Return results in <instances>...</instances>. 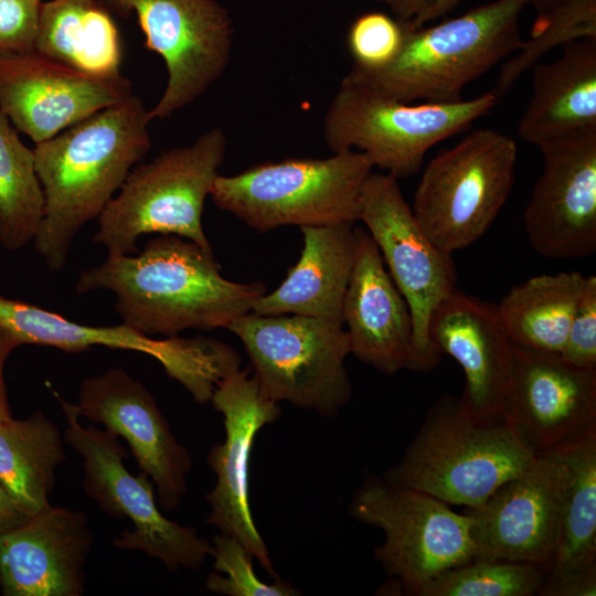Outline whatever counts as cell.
Here are the masks:
<instances>
[{
  "mask_svg": "<svg viewBox=\"0 0 596 596\" xmlns=\"http://www.w3.org/2000/svg\"><path fill=\"white\" fill-rule=\"evenodd\" d=\"M75 289L111 291L124 323L167 338L226 328L266 292L262 283L224 278L213 254L175 235L153 237L136 255L107 256L81 273Z\"/></svg>",
  "mask_w": 596,
  "mask_h": 596,
  "instance_id": "1",
  "label": "cell"
},
{
  "mask_svg": "<svg viewBox=\"0 0 596 596\" xmlns=\"http://www.w3.org/2000/svg\"><path fill=\"white\" fill-rule=\"evenodd\" d=\"M150 120L132 94L33 148L44 195L33 244L51 272L63 269L78 231L98 219L150 150Z\"/></svg>",
  "mask_w": 596,
  "mask_h": 596,
  "instance_id": "2",
  "label": "cell"
},
{
  "mask_svg": "<svg viewBox=\"0 0 596 596\" xmlns=\"http://www.w3.org/2000/svg\"><path fill=\"white\" fill-rule=\"evenodd\" d=\"M529 0H494L432 26L406 31L397 56L380 68L356 65L341 82L402 103L461 100L467 84L522 43L519 18Z\"/></svg>",
  "mask_w": 596,
  "mask_h": 596,
  "instance_id": "3",
  "label": "cell"
},
{
  "mask_svg": "<svg viewBox=\"0 0 596 596\" xmlns=\"http://www.w3.org/2000/svg\"><path fill=\"white\" fill-rule=\"evenodd\" d=\"M533 458L503 417H476L460 398L447 395L426 412L384 480L476 509Z\"/></svg>",
  "mask_w": 596,
  "mask_h": 596,
  "instance_id": "4",
  "label": "cell"
},
{
  "mask_svg": "<svg viewBox=\"0 0 596 596\" xmlns=\"http://www.w3.org/2000/svg\"><path fill=\"white\" fill-rule=\"evenodd\" d=\"M224 131L215 127L191 145L161 152L134 167L119 193L98 216L94 242L108 256L137 252L143 234L175 235L213 254L202 213L226 152Z\"/></svg>",
  "mask_w": 596,
  "mask_h": 596,
  "instance_id": "5",
  "label": "cell"
},
{
  "mask_svg": "<svg viewBox=\"0 0 596 596\" xmlns=\"http://www.w3.org/2000/svg\"><path fill=\"white\" fill-rule=\"evenodd\" d=\"M373 166L360 151L324 159L288 158L263 162L234 175H217L210 196L251 228L267 232L296 225L359 221V200Z\"/></svg>",
  "mask_w": 596,
  "mask_h": 596,
  "instance_id": "6",
  "label": "cell"
},
{
  "mask_svg": "<svg viewBox=\"0 0 596 596\" xmlns=\"http://www.w3.org/2000/svg\"><path fill=\"white\" fill-rule=\"evenodd\" d=\"M494 89L456 103H402L341 82L323 118L332 152L356 150L396 179L417 173L427 151L465 130L499 102Z\"/></svg>",
  "mask_w": 596,
  "mask_h": 596,
  "instance_id": "7",
  "label": "cell"
},
{
  "mask_svg": "<svg viewBox=\"0 0 596 596\" xmlns=\"http://www.w3.org/2000/svg\"><path fill=\"white\" fill-rule=\"evenodd\" d=\"M517 145L493 129H478L425 167L411 206L440 249L453 254L491 226L514 182Z\"/></svg>",
  "mask_w": 596,
  "mask_h": 596,
  "instance_id": "8",
  "label": "cell"
},
{
  "mask_svg": "<svg viewBox=\"0 0 596 596\" xmlns=\"http://www.w3.org/2000/svg\"><path fill=\"white\" fill-rule=\"evenodd\" d=\"M226 329L243 343L254 375L275 402L334 416L351 397L342 326L298 316L248 312Z\"/></svg>",
  "mask_w": 596,
  "mask_h": 596,
  "instance_id": "9",
  "label": "cell"
},
{
  "mask_svg": "<svg viewBox=\"0 0 596 596\" xmlns=\"http://www.w3.org/2000/svg\"><path fill=\"white\" fill-rule=\"evenodd\" d=\"M54 394L65 418V441L83 458L86 494L102 511L132 523V529L121 532L113 544L143 552L171 571L200 570L212 556V543L201 538L195 528L177 523L159 510L149 477L142 472L132 475L124 465L128 455L119 436L82 425L77 405Z\"/></svg>",
  "mask_w": 596,
  "mask_h": 596,
  "instance_id": "10",
  "label": "cell"
},
{
  "mask_svg": "<svg viewBox=\"0 0 596 596\" xmlns=\"http://www.w3.org/2000/svg\"><path fill=\"white\" fill-rule=\"evenodd\" d=\"M350 513L383 531L374 557L405 594L476 556L471 515L423 491L369 478L354 492Z\"/></svg>",
  "mask_w": 596,
  "mask_h": 596,
  "instance_id": "11",
  "label": "cell"
},
{
  "mask_svg": "<svg viewBox=\"0 0 596 596\" xmlns=\"http://www.w3.org/2000/svg\"><path fill=\"white\" fill-rule=\"evenodd\" d=\"M398 179L370 173L359 200V221L368 228L389 273L406 300L413 321L412 371H429L440 353L428 336L435 307L457 289L450 253L437 247L422 230L405 201Z\"/></svg>",
  "mask_w": 596,
  "mask_h": 596,
  "instance_id": "12",
  "label": "cell"
},
{
  "mask_svg": "<svg viewBox=\"0 0 596 596\" xmlns=\"http://www.w3.org/2000/svg\"><path fill=\"white\" fill-rule=\"evenodd\" d=\"M108 10L134 12L145 46L164 62L168 81L149 110L163 119L200 98L230 63L234 28L228 10L217 0H100Z\"/></svg>",
  "mask_w": 596,
  "mask_h": 596,
  "instance_id": "13",
  "label": "cell"
},
{
  "mask_svg": "<svg viewBox=\"0 0 596 596\" xmlns=\"http://www.w3.org/2000/svg\"><path fill=\"white\" fill-rule=\"evenodd\" d=\"M0 326L11 331L21 344L54 347L68 353L103 345L149 354L198 403L210 401L219 381L241 364L240 355L232 348L211 338L153 339L124 322L116 326L77 323L60 313L1 295Z\"/></svg>",
  "mask_w": 596,
  "mask_h": 596,
  "instance_id": "14",
  "label": "cell"
},
{
  "mask_svg": "<svg viewBox=\"0 0 596 596\" xmlns=\"http://www.w3.org/2000/svg\"><path fill=\"white\" fill-rule=\"evenodd\" d=\"M211 401L223 415L225 439L214 445L207 462L216 482L206 494L210 513L206 523L238 540L266 573L278 579L267 546L253 521L248 500V465L255 436L274 423L281 409L263 391L248 370H234L215 385Z\"/></svg>",
  "mask_w": 596,
  "mask_h": 596,
  "instance_id": "15",
  "label": "cell"
},
{
  "mask_svg": "<svg viewBox=\"0 0 596 596\" xmlns=\"http://www.w3.org/2000/svg\"><path fill=\"white\" fill-rule=\"evenodd\" d=\"M130 95L121 74H88L35 51L0 53V110L35 145Z\"/></svg>",
  "mask_w": 596,
  "mask_h": 596,
  "instance_id": "16",
  "label": "cell"
},
{
  "mask_svg": "<svg viewBox=\"0 0 596 596\" xmlns=\"http://www.w3.org/2000/svg\"><path fill=\"white\" fill-rule=\"evenodd\" d=\"M544 167L524 211L532 248L554 258L596 252V129L539 147Z\"/></svg>",
  "mask_w": 596,
  "mask_h": 596,
  "instance_id": "17",
  "label": "cell"
},
{
  "mask_svg": "<svg viewBox=\"0 0 596 596\" xmlns=\"http://www.w3.org/2000/svg\"><path fill=\"white\" fill-rule=\"evenodd\" d=\"M76 405L81 417L127 441L139 471L152 481L161 508L175 510L188 491L192 458L149 390L125 370L114 368L84 379Z\"/></svg>",
  "mask_w": 596,
  "mask_h": 596,
  "instance_id": "18",
  "label": "cell"
},
{
  "mask_svg": "<svg viewBox=\"0 0 596 596\" xmlns=\"http://www.w3.org/2000/svg\"><path fill=\"white\" fill-rule=\"evenodd\" d=\"M502 417L532 455L549 453L596 426V369L513 344Z\"/></svg>",
  "mask_w": 596,
  "mask_h": 596,
  "instance_id": "19",
  "label": "cell"
},
{
  "mask_svg": "<svg viewBox=\"0 0 596 596\" xmlns=\"http://www.w3.org/2000/svg\"><path fill=\"white\" fill-rule=\"evenodd\" d=\"M561 481L562 468L552 454L534 456L482 505L467 509L475 558L529 563L546 573L557 544Z\"/></svg>",
  "mask_w": 596,
  "mask_h": 596,
  "instance_id": "20",
  "label": "cell"
},
{
  "mask_svg": "<svg viewBox=\"0 0 596 596\" xmlns=\"http://www.w3.org/2000/svg\"><path fill=\"white\" fill-rule=\"evenodd\" d=\"M93 534L84 512L51 503L0 533L4 596H79Z\"/></svg>",
  "mask_w": 596,
  "mask_h": 596,
  "instance_id": "21",
  "label": "cell"
},
{
  "mask_svg": "<svg viewBox=\"0 0 596 596\" xmlns=\"http://www.w3.org/2000/svg\"><path fill=\"white\" fill-rule=\"evenodd\" d=\"M428 336L438 352L454 358L465 373L460 397L476 417H502L512 369L513 344L497 305L459 289L433 310Z\"/></svg>",
  "mask_w": 596,
  "mask_h": 596,
  "instance_id": "22",
  "label": "cell"
},
{
  "mask_svg": "<svg viewBox=\"0 0 596 596\" xmlns=\"http://www.w3.org/2000/svg\"><path fill=\"white\" fill-rule=\"evenodd\" d=\"M342 321L350 353L385 374L413 366V321L408 305L368 231L355 227V256Z\"/></svg>",
  "mask_w": 596,
  "mask_h": 596,
  "instance_id": "23",
  "label": "cell"
},
{
  "mask_svg": "<svg viewBox=\"0 0 596 596\" xmlns=\"http://www.w3.org/2000/svg\"><path fill=\"white\" fill-rule=\"evenodd\" d=\"M549 454L562 468L558 534L554 558L538 595L595 596L596 426Z\"/></svg>",
  "mask_w": 596,
  "mask_h": 596,
  "instance_id": "24",
  "label": "cell"
},
{
  "mask_svg": "<svg viewBox=\"0 0 596 596\" xmlns=\"http://www.w3.org/2000/svg\"><path fill=\"white\" fill-rule=\"evenodd\" d=\"M304 247L298 262L252 312L298 315L343 326L342 306L355 256V227L341 223L300 227Z\"/></svg>",
  "mask_w": 596,
  "mask_h": 596,
  "instance_id": "25",
  "label": "cell"
},
{
  "mask_svg": "<svg viewBox=\"0 0 596 596\" xmlns=\"http://www.w3.org/2000/svg\"><path fill=\"white\" fill-rule=\"evenodd\" d=\"M531 70L533 92L518 127L524 141L539 148L596 129V38L568 43Z\"/></svg>",
  "mask_w": 596,
  "mask_h": 596,
  "instance_id": "26",
  "label": "cell"
},
{
  "mask_svg": "<svg viewBox=\"0 0 596 596\" xmlns=\"http://www.w3.org/2000/svg\"><path fill=\"white\" fill-rule=\"evenodd\" d=\"M34 51L88 74H120L118 29L98 0L41 2Z\"/></svg>",
  "mask_w": 596,
  "mask_h": 596,
  "instance_id": "27",
  "label": "cell"
},
{
  "mask_svg": "<svg viewBox=\"0 0 596 596\" xmlns=\"http://www.w3.org/2000/svg\"><path fill=\"white\" fill-rule=\"evenodd\" d=\"M587 277L579 272L535 276L512 287L497 305L512 344L560 354Z\"/></svg>",
  "mask_w": 596,
  "mask_h": 596,
  "instance_id": "28",
  "label": "cell"
},
{
  "mask_svg": "<svg viewBox=\"0 0 596 596\" xmlns=\"http://www.w3.org/2000/svg\"><path fill=\"white\" fill-rule=\"evenodd\" d=\"M65 458L62 435L42 411L0 421V482L24 517L50 504L55 469Z\"/></svg>",
  "mask_w": 596,
  "mask_h": 596,
  "instance_id": "29",
  "label": "cell"
},
{
  "mask_svg": "<svg viewBox=\"0 0 596 596\" xmlns=\"http://www.w3.org/2000/svg\"><path fill=\"white\" fill-rule=\"evenodd\" d=\"M44 215V195L33 149L0 110V244L8 251L33 242Z\"/></svg>",
  "mask_w": 596,
  "mask_h": 596,
  "instance_id": "30",
  "label": "cell"
},
{
  "mask_svg": "<svg viewBox=\"0 0 596 596\" xmlns=\"http://www.w3.org/2000/svg\"><path fill=\"white\" fill-rule=\"evenodd\" d=\"M545 571L529 563L472 558L436 575L416 596H533Z\"/></svg>",
  "mask_w": 596,
  "mask_h": 596,
  "instance_id": "31",
  "label": "cell"
},
{
  "mask_svg": "<svg viewBox=\"0 0 596 596\" xmlns=\"http://www.w3.org/2000/svg\"><path fill=\"white\" fill-rule=\"evenodd\" d=\"M586 38H596V10L571 12L533 25L531 38L523 40L513 56L502 65L494 92L502 97L544 54Z\"/></svg>",
  "mask_w": 596,
  "mask_h": 596,
  "instance_id": "32",
  "label": "cell"
},
{
  "mask_svg": "<svg viewBox=\"0 0 596 596\" xmlns=\"http://www.w3.org/2000/svg\"><path fill=\"white\" fill-rule=\"evenodd\" d=\"M214 568L219 573L206 578L209 590L227 596H296L290 584L276 579L273 584L260 581L253 570V555L233 536L220 532L212 539Z\"/></svg>",
  "mask_w": 596,
  "mask_h": 596,
  "instance_id": "33",
  "label": "cell"
},
{
  "mask_svg": "<svg viewBox=\"0 0 596 596\" xmlns=\"http://www.w3.org/2000/svg\"><path fill=\"white\" fill-rule=\"evenodd\" d=\"M405 20L371 11L359 15L350 25L347 45L353 65L380 68L400 53L405 38Z\"/></svg>",
  "mask_w": 596,
  "mask_h": 596,
  "instance_id": "34",
  "label": "cell"
},
{
  "mask_svg": "<svg viewBox=\"0 0 596 596\" xmlns=\"http://www.w3.org/2000/svg\"><path fill=\"white\" fill-rule=\"evenodd\" d=\"M560 355L575 366L596 369V277L594 275L587 276Z\"/></svg>",
  "mask_w": 596,
  "mask_h": 596,
  "instance_id": "35",
  "label": "cell"
},
{
  "mask_svg": "<svg viewBox=\"0 0 596 596\" xmlns=\"http://www.w3.org/2000/svg\"><path fill=\"white\" fill-rule=\"evenodd\" d=\"M38 0H0V53L34 51Z\"/></svg>",
  "mask_w": 596,
  "mask_h": 596,
  "instance_id": "36",
  "label": "cell"
},
{
  "mask_svg": "<svg viewBox=\"0 0 596 596\" xmlns=\"http://www.w3.org/2000/svg\"><path fill=\"white\" fill-rule=\"evenodd\" d=\"M461 0H417L414 15L407 20L412 28H421L426 23L445 18Z\"/></svg>",
  "mask_w": 596,
  "mask_h": 596,
  "instance_id": "37",
  "label": "cell"
},
{
  "mask_svg": "<svg viewBox=\"0 0 596 596\" xmlns=\"http://www.w3.org/2000/svg\"><path fill=\"white\" fill-rule=\"evenodd\" d=\"M21 345L20 340L8 329L0 326V421L11 415L4 382V365L9 355Z\"/></svg>",
  "mask_w": 596,
  "mask_h": 596,
  "instance_id": "38",
  "label": "cell"
},
{
  "mask_svg": "<svg viewBox=\"0 0 596 596\" xmlns=\"http://www.w3.org/2000/svg\"><path fill=\"white\" fill-rule=\"evenodd\" d=\"M529 4L536 12L534 24H539L564 12L596 6V0H529Z\"/></svg>",
  "mask_w": 596,
  "mask_h": 596,
  "instance_id": "39",
  "label": "cell"
},
{
  "mask_svg": "<svg viewBox=\"0 0 596 596\" xmlns=\"http://www.w3.org/2000/svg\"><path fill=\"white\" fill-rule=\"evenodd\" d=\"M24 518L0 482V533L15 525Z\"/></svg>",
  "mask_w": 596,
  "mask_h": 596,
  "instance_id": "40",
  "label": "cell"
},
{
  "mask_svg": "<svg viewBox=\"0 0 596 596\" xmlns=\"http://www.w3.org/2000/svg\"><path fill=\"white\" fill-rule=\"evenodd\" d=\"M385 4L400 20H411L414 15L417 0H375Z\"/></svg>",
  "mask_w": 596,
  "mask_h": 596,
  "instance_id": "41",
  "label": "cell"
},
{
  "mask_svg": "<svg viewBox=\"0 0 596 596\" xmlns=\"http://www.w3.org/2000/svg\"><path fill=\"white\" fill-rule=\"evenodd\" d=\"M38 1H41V0H38Z\"/></svg>",
  "mask_w": 596,
  "mask_h": 596,
  "instance_id": "42",
  "label": "cell"
}]
</instances>
